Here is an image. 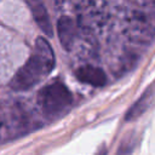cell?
<instances>
[{"instance_id":"1","label":"cell","mask_w":155,"mask_h":155,"mask_svg":"<svg viewBox=\"0 0 155 155\" xmlns=\"http://www.w3.org/2000/svg\"><path fill=\"white\" fill-rule=\"evenodd\" d=\"M53 67L54 54L51 46L44 38H38L31 57L16 73L10 85L13 90H28L45 79L51 73Z\"/></svg>"},{"instance_id":"2","label":"cell","mask_w":155,"mask_h":155,"mask_svg":"<svg viewBox=\"0 0 155 155\" xmlns=\"http://www.w3.org/2000/svg\"><path fill=\"white\" fill-rule=\"evenodd\" d=\"M73 102L71 93L62 82H53L41 90L39 94V103L44 114L54 119L68 110Z\"/></svg>"},{"instance_id":"3","label":"cell","mask_w":155,"mask_h":155,"mask_svg":"<svg viewBox=\"0 0 155 155\" xmlns=\"http://www.w3.org/2000/svg\"><path fill=\"white\" fill-rule=\"evenodd\" d=\"M27 2L38 25L41 28V30L45 34H47L48 36H52V27H51L50 18H48L47 11L42 1L41 0H27Z\"/></svg>"},{"instance_id":"4","label":"cell","mask_w":155,"mask_h":155,"mask_svg":"<svg viewBox=\"0 0 155 155\" xmlns=\"http://www.w3.org/2000/svg\"><path fill=\"white\" fill-rule=\"evenodd\" d=\"M76 78L92 86H103L107 82V76L104 71L99 68L92 65H85L76 70Z\"/></svg>"},{"instance_id":"5","label":"cell","mask_w":155,"mask_h":155,"mask_svg":"<svg viewBox=\"0 0 155 155\" xmlns=\"http://www.w3.org/2000/svg\"><path fill=\"white\" fill-rule=\"evenodd\" d=\"M58 35L59 40L65 50H70L75 38V24L69 17H62L58 21Z\"/></svg>"},{"instance_id":"6","label":"cell","mask_w":155,"mask_h":155,"mask_svg":"<svg viewBox=\"0 0 155 155\" xmlns=\"http://www.w3.org/2000/svg\"><path fill=\"white\" fill-rule=\"evenodd\" d=\"M151 101H153V92H151V87H149V90L128 110V114H127L126 119L127 120H132L134 117H138L143 111H145L148 109V107L151 104Z\"/></svg>"}]
</instances>
